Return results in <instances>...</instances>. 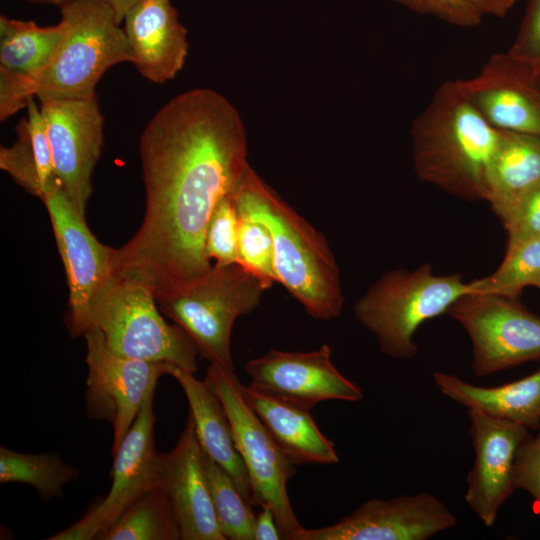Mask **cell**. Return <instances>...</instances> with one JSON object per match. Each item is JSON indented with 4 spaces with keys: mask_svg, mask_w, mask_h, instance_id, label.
Listing matches in <instances>:
<instances>
[{
    "mask_svg": "<svg viewBox=\"0 0 540 540\" xmlns=\"http://www.w3.org/2000/svg\"><path fill=\"white\" fill-rule=\"evenodd\" d=\"M139 155L146 205L142 224L112 249L114 275L142 283L155 297L204 276L208 224L217 203L235 195L247 161V135L222 94L196 88L162 106L143 129Z\"/></svg>",
    "mask_w": 540,
    "mask_h": 540,
    "instance_id": "6da1fadb",
    "label": "cell"
},
{
    "mask_svg": "<svg viewBox=\"0 0 540 540\" xmlns=\"http://www.w3.org/2000/svg\"><path fill=\"white\" fill-rule=\"evenodd\" d=\"M501 130L470 101L459 80H447L415 119L412 158L418 178L468 201L488 199V177Z\"/></svg>",
    "mask_w": 540,
    "mask_h": 540,
    "instance_id": "7a4b0ae2",
    "label": "cell"
},
{
    "mask_svg": "<svg viewBox=\"0 0 540 540\" xmlns=\"http://www.w3.org/2000/svg\"><path fill=\"white\" fill-rule=\"evenodd\" d=\"M239 216L271 233L277 282L318 320L342 311L344 298L335 257L324 236L290 207L248 165L236 193Z\"/></svg>",
    "mask_w": 540,
    "mask_h": 540,
    "instance_id": "3957f363",
    "label": "cell"
},
{
    "mask_svg": "<svg viewBox=\"0 0 540 540\" xmlns=\"http://www.w3.org/2000/svg\"><path fill=\"white\" fill-rule=\"evenodd\" d=\"M470 292L469 282L459 275H436L424 264L412 271L386 272L355 302L353 313L383 354L408 360L418 352L413 340L417 329Z\"/></svg>",
    "mask_w": 540,
    "mask_h": 540,
    "instance_id": "277c9868",
    "label": "cell"
},
{
    "mask_svg": "<svg viewBox=\"0 0 540 540\" xmlns=\"http://www.w3.org/2000/svg\"><path fill=\"white\" fill-rule=\"evenodd\" d=\"M59 8L65 33L39 82L40 102L94 96L108 69L133 59L125 31L104 0H69Z\"/></svg>",
    "mask_w": 540,
    "mask_h": 540,
    "instance_id": "5b68a950",
    "label": "cell"
},
{
    "mask_svg": "<svg viewBox=\"0 0 540 540\" xmlns=\"http://www.w3.org/2000/svg\"><path fill=\"white\" fill-rule=\"evenodd\" d=\"M270 287L239 263L213 265L201 278L156 301L159 310L193 339L203 357L234 371L233 324L252 312Z\"/></svg>",
    "mask_w": 540,
    "mask_h": 540,
    "instance_id": "8992f818",
    "label": "cell"
},
{
    "mask_svg": "<svg viewBox=\"0 0 540 540\" xmlns=\"http://www.w3.org/2000/svg\"><path fill=\"white\" fill-rule=\"evenodd\" d=\"M91 329H98L120 356L164 362L192 373L198 369L197 345L180 326L164 320L155 293L142 283L115 277L95 306L85 333Z\"/></svg>",
    "mask_w": 540,
    "mask_h": 540,
    "instance_id": "52a82bcc",
    "label": "cell"
},
{
    "mask_svg": "<svg viewBox=\"0 0 540 540\" xmlns=\"http://www.w3.org/2000/svg\"><path fill=\"white\" fill-rule=\"evenodd\" d=\"M205 379L219 396L229 419L235 446L245 464L257 506L274 513L282 539L293 540L302 527L291 506L288 480L296 469L245 401L234 371L210 363Z\"/></svg>",
    "mask_w": 540,
    "mask_h": 540,
    "instance_id": "ba28073f",
    "label": "cell"
},
{
    "mask_svg": "<svg viewBox=\"0 0 540 540\" xmlns=\"http://www.w3.org/2000/svg\"><path fill=\"white\" fill-rule=\"evenodd\" d=\"M447 313L470 338L471 366L477 377L540 360V317L517 298L470 292L457 299Z\"/></svg>",
    "mask_w": 540,
    "mask_h": 540,
    "instance_id": "9c48e42d",
    "label": "cell"
},
{
    "mask_svg": "<svg viewBox=\"0 0 540 540\" xmlns=\"http://www.w3.org/2000/svg\"><path fill=\"white\" fill-rule=\"evenodd\" d=\"M42 201L67 277V327L72 336H83L95 306L115 279L113 247L98 241L85 215L74 206L62 187L48 193Z\"/></svg>",
    "mask_w": 540,
    "mask_h": 540,
    "instance_id": "30bf717a",
    "label": "cell"
},
{
    "mask_svg": "<svg viewBox=\"0 0 540 540\" xmlns=\"http://www.w3.org/2000/svg\"><path fill=\"white\" fill-rule=\"evenodd\" d=\"M86 340L85 405L90 418L108 421L113 429L112 454L134 423L146 397L155 392L159 378L171 364L131 359L114 353L98 329Z\"/></svg>",
    "mask_w": 540,
    "mask_h": 540,
    "instance_id": "8fae6325",
    "label": "cell"
},
{
    "mask_svg": "<svg viewBox=\"0 0 540 540\" xmlns=\"http://www.w3.org/2000/svg\"><path fill=\"white\" fill-rule=\"evenodd\" d=\"M154 394L146 397L134 423L113 454L108 494L74 524L47 539H100L136 501L159 484V453L154 443Z\"/></svg>",
    "mask_w": 540,
    "mask_h": 540,
    "instance_id": "7c38bea8",
    "label": "cell"
},
{
    "mask_svg": "<svg viewBox=\"0 0 540 540\" xmlns=\"http://www.w3.org/2000/svg\"><path fill=\"white\" fill-rule=\"evenodd\" d=\"M40 103L56 175L71 202L85 215L103 146L104 118L97 95Z\"/></svg>",
    "mask_w": 540,
    "mask_h": 540,
    "instance_id": "4fadbf2b",
    "label": "cell"
},
{
    "mask_svg": "<svg viewBox=\"0 0 540 540\" xmlns=\"http://www.w3.org/2000/svg\"><path fill=\"white\" fill-rule=\"evenodd\" d=\"M456 524V516L444 502L419 493L368 500L330 526H302L293 540H426Z\"/></svg>",
    "mask_w": 540,
    "mask_h": 540,
    "instance_id": "5bb4252c",
    "label": "cell"
},
{
    "mask_svg": "<svg viewBox=\"0 0 540 540\" xmlns=\"http://www.w3.org/2000/svg\"><path fill=\"white\" fill-rule=\"evenodd\" d=\"M244 371L253 385L310 411L324 401L363 398L362 389L335 367L327 344L310 352L271 349L248 361Z\"/></svg>",
    "mask_w": 540,
    "mask_h": 540,
    "instance_id": "9a60e30c",
    "label": "cell"
},
{
    "mask_svg": "<svg viewBox=\"0 0 540 540\" xmlns=\"http://www.w3.org/2000/svg\"><path fill=\"white\" fill-rule=\"evenodd\" d=\"M467 414L475 460L467 476L464 498L483 524L490 527L516 490L515 458L530 433L522 425L479 410L467 409Z\"/></svg>",
    "mask_w": 540,
    "mask_h": 540,
    "instance_id": "2e32d148",
    "label": "cell"
},
{
    "mask_svg": "<svg viewBox=\"0 0 540 540\" xmlns=\"http://www.w3.org/2000/svg\"><path fill=\"white\" fill-rule=\"evenodd\" d=\"M459 81L491 126L540 136V78L507 51L493 54L478 74Z\"/></svg>",
    "mask_w": 540,
    "mask_h": 540,
    "instance_id": "e0dca14e",
    "label": "cell"
},
{
    "mask_svg": "<svg viewBox=\"0 0 540 540\" xmlns=\"http://www.w3.org/2000/svg\"><path fill=\"white\" fill-rule=\"evenodd\" d=\"M158 483L169 499L182 540H226L213 508L203 450L190 413L174 448L158 455Z\"/></svg>",
    "mask_w": 540,
    "mask_h": 540,
    "instance_id": "ac0fdd59",
    "label": "cell"
},
{
    "mask_svg": "<svg viewBox=\"0 0 540 540\" xmlns=\"http://www.w3.org/2000/svg\"><path fill=\"white\" fill-rule=\"evenodd\" d=\"M65 33L60 22L39 26L0 16V120L5 121L36 97L39 82Z\"/></svg>",
    "mask_w": 540,
    "mask_h": 540,
    "instance_id": "d6986e66",
    "label": "cell"
},
{
    "mask_svg": "<svg viewBox=\"0 0 540 540\" xmlns=\"http://www.w3.org/2000/svg\"><path fill=\"white\" fill-rule=\"evenodd\" d=\"M137 71L155 84L172 80L187 54V30L170 0H141L124 17Z\"/></svg>",
    "mask_w": 540,
    "mask_h": 540,
    "instance_id": "ffe728a7",
    "label": "cell"
},
{
    "mask_svg": "<svg viewBox=\"0 0 540 540\" xmlns=\"http://www.w3.org/2000/svg\"><path fill=\"white\" fill-rule=\"evenodd\" d=\"M245 401L256 413L275 443L295 465L337 464L335 446L319 429L310 410L266 392L241 384Z\"/></svg>",
    "mask_w": 540,
    "mask_h": 540,
    "instance_id": "44dd1931",
    "label": "cell"
},
{
    "mask_svg": "<svg viewBox=\"0 0 540 540\" xmlns=\"http://www.w3.org/2000/svg\"><path fill=\"white\" fill-rule=\"evenodd\" d=\"M169 375L177 380L187 398L202 450L234 479L244 498L255 506L247 469L216 391L206 379L199 380L194 373L174 365L170 366Z\"/></svg>",
    "mask_w": 540,
    "mask_h": 540,
    "instance_id": "7402d4cb",
    "label": "cell"
},
{
    "mask_svg": "<svg viewBox=\"0 0 540 540\" xmlns=\"http://www.w3.org/2000/svg\"><path fill=\"white\" fill-rule=\"evenodd\" d=\"M433 380L443 395L467 409L479 410L527 429L540 428V360L533 373L497 386H477L441 371L433 374Z\"/></svg>",
    "mask_w": 540,
    "mask_h": 540,
    "instance_id": "603a6c76",
    "label": "cell"
},
{
    "mask_svg": "<svg viewBox=\"0 0 540 540\" xmlns=\"http://www.w3.org/2000/svg\"><path fill=\"white\" fill-rule=\"evenodd\" d=\"M538 184L540 136L501 131L489 169L487 202L502 223Z\"/></svg>",
    "mask_w": 540,
    "mask_h": 540,
    "instance_id": "cb8c5ba5",
    "label": "cell"
},
{
    "mask_svg": "<svg viewBox=\"0 0 540 540\" xmlns=\"http://www.w3.org/2000/svg\"><path fill=\"white\" fill-rule=\"evenodd\" d=\"M34 100L26 107L27 117L15 128L14 143L1 146L0 168L27 192L43 200L62 186L55 172L45 121Z\"/></svg>",
    "mask_w": 540,
    "mask_h": 540,
    "instance_id": "d4e9b609",
    "label": "cell"
},
{
    "mask_svg": "<svg viewBox=\"0 0 540 540\" xmlns=\"http://www.w3.org/2000/svg\"><path fill=\"white\" fill-rule=\"evenodd\" d=\"M78 470L53 453L27 454L0 447V483L32 486L43 501L62 495Z\"/></svg>",
    "mask_w": 540,
    "mask_h": 540,
    "instance_id": "484cf974",
    "label": "cell"
},
{
    "mask_svg": "<svg viewBox=\"0 0 540 540\" xmlns=\"http://www.w3.org/2000/svg\"><path fill=\"white\" fill-rule=\"evenodd\" d=\"M100 539L178 540L181 535L169 499L158 484L136 501Z\"/></svg>",
    "mask_w": 540,
    "mask_h": 540,
    "instance_id": "4316f807",
    "label": "cell"
},
{
    "mask_svg": "<svg viewBox=\"0 0 540 540\" xmlns=\"http://www.w3.org/2000/svg\"><path fill=\"white\" fill-rule=\"evenodd\" d=\"M203 466L220 530L226 540H254L255 514L234 479L203 451Z\"/></svg>",
    "mask_w": 540,
    "mask_h": 540,
    "instance_id": "83f0119b",
    "label": "cell"
},
{
    "mask_svg": "<svg viewBox=\"0 0 540 540\" xmlns=\"http://www.w3.org/2000/svg\"><path fill=\"white\" fill-rule=\"evenodd\" d=\"M540 277V236L508 241L506 255L490 275L469 282L473 292L518 298Z\"/></svg>",
    "mask_w": 540,
    "mask_h": 540,
    "instance_id": "f1b7e54d",
    "label": "cell"
},
{
    "mask_svg": "<svg viewBox=\"0 0 540 540\" xmlns=\"http://www.w3.org/2000/svg\"><path fill=\"white\" fill-rule=\"evenodd\" d=\"M237 262L269 285L277 282L273 240L264 224L239 216Z\"/></svg>",
    "mask_w": 540,
    "mask_h": 540,
    "instance_id": "f546056e",
    "label": "cell"
},
{
    "mask_svg": "<svg viewBox=\"0 0 540 540\" xmlns=\"http://www.w3.org/2000/svg\"><path fill=\"white\" fill-rule=\"evenodd\" d=\"M238 223L236 194L227 195L217 203L206 233L205 251L210 260H215L214 265L224 266L238 263Z\"/></svg>",
    "mask_w": 540,
    "mask_h": 540,
    "instance_id": "4dcf8cb0",
    "label": "cell"
},
{
    "mask_svg": "<svg viewBox=\"0 0 540 540\" xmlns=\"http://www.w3.org/2000/svg\"><path fill=\"white\" fill-rule=\"evenodd\" d=\"M507 52L540 78V0H528L516 38Z\"/></svg>",
    "mask_w": 540,
    "mask_h": 540,
    "instance_id": "1f68e13d",
    "label": "cell"
},
{
    "mask_svg": "<svg viewBox=\"0 0 540 540\" xmlns=\"http://www.w3.org/2000/svg\"><path fill=\"white\" fill-rule=\"evenodd\" d=\"M516 489H523L533 500L534 512L540 516V431L521 444L513 471Z\"/></svg>",
    "mask_w": 540,
    "mask_h": 540,
    "instance_id": "d6a6232c",
    "label": "cell"
},
{
    "mask_svg": "<svg viewBox=\"0 0 540 540\" xmlns=\"http://www.w3.org/2000/svg\"><path fill=\"white\" fill-rule=\"evenodd\" d=\"M404 7L435 17L453 26L472 28L480 24L482 17L462 0H394Z\"/></svg>",
    "mask_w": 540,
    "mask_h": 540,
    "instance_id": "836d02e7",
    "label": "cell"
},
{
    "mask_svg": "<svg viewBox=\"0 0 540 540\" xmlns=\"http://www.w3.org/2000/svg\"><path fill=\"white\" fill-rule=\"evenodd\" d=\"M503 225L508 241L540 236V184L519 201Z\"/></svg>",
    "mask_w": 540,
    "mask_h": 540,
    "instance_id": "e575fe53",
    "label": "cell"
},
{
    "mask_svg": "<svg viewBox=\"0 0 540 540\" xmlns=\"http://www.w3.org/2000/svg\"><path fill=\"white\" fill-rule=\"evenodd\" d=\"M282 539L275 516L267 504L260 506V511L255 515L254 540H279Z\"/></svg>",
    "mask_w": 540,
    "mask_h": 540,
    "instance_id": "d590c367",
    "label": "cell"
},
{
    "mask_svg": "<svg viewBox=\"0 0 540 540\" xmlns=\"http://www.w3.org/2000/svg\"><path fill=\"white\" fill-rule=\"evenodd\" d=\"M482 18L493 16L503 18L518 0H462Z\"/></svg>",
    "mask_w": 540,
    "mask_h": 540,
    "instance_id": "8d00e7d4",
    "label": "cell"
},
{
    "mask_svg": "<svg viewBox=\"0 0 540 540\" xmlns=\"http://www.w3.org/2000/svg\"><path fill=\"white\" fill-rule=\"evenodd\" d=\"M113 10L117 23L121 24L127 12L141 0H104Z\"/></svg>",
    "mask_w": 540,
    "mask_h": 540,
    "instance_id": "74e56055",
    "label": "cell"
},
{
    "mask_svg": "<svg viewBox=\"0 0 540 540\" xmlns=\"http://www.w3.org/2000/svg\"><path fill=\"white\" fill-rule=\"evenodd\" d=\"M32 4H54L60 6L69 0H25Z\"/></svg>",
    "mask_w": 540,
    "mask_h": 540,
    "instance_id": "f35d334b",
    "label": "cell"
},
{
    "mask_svg": "<svg viewBox=\"0 0 540 540\" xmlns=\"http://www.w3.org/2000/svg\"><path fill=\"white\" fill-rule=\"evenodd\" d=\"M533 286L540 289V277L534 282Z\"/></svg>",
    "mask_w": 540,
    "mask_h": 540,
    "instance_id": "ab89813d",
    "label": "cell"
}]
</instances>
